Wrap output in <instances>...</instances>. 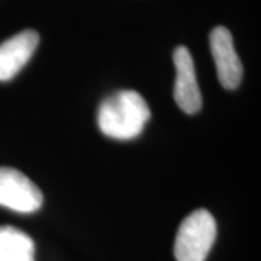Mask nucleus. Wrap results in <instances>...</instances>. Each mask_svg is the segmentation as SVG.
I'll use <instances>...</instances> for the list:
<instances>
[{"label":"nucleus","mask_w":261,"mask_h":261,"mask_svg":"<svg viewBox=\"0 0 261 261\" xmlns=\"http://www.w3.org/2000/svg\"><path fill=\"white\" fill-rule=\"evenodd\" d=\"M151 118L145 99L135 90H119L105 99L97 123L105 135L115 140H132L144 130Z\"/></svg>","instance_id":"nucleus-1"},{"label":"nucleus","mask_w":261,"mask_h":261,"mask_svg":"<svg viewBox=\"0 0 261 261\" xmlns=\"http://www.w3.org/2000/svg\"><path fill=\"white\" fill-rule=\"evenodd\" d=\"M216 238V222L211 212L197 209L178 228L174 255L177 261H205Z\"/></svg>","instance_id":"nucleus-2"},{"label":"nucleus","mask_w":261,"mask_h":261,"mask_svg":"<svg viewBox=\"0 0 261 261\" xmlns=\"http://www.w3.org/2000/svg\"><path fill=\"white\" fill-rule=\"evenodd\" d=\"M42 202L41 190L23 173L0 167V206L20 214H32L42 206Z\"/></svg>","instance_id":"nucleus-3"},{"label":"nucleus","mask_w":261,"mask_h":261,"mask_svg":"<svg viewBox=\"0 0 261 261\" xmlns=\"http://www.w3.org/2000/svg\"><path fill=\"white\" fill-rule=\"evenodd\" d=\"M209 41L219 83L228 90L237 89L243 80V64L233 47L231 32L225 27H216Z\"/></svg>","instance_id":"nucleus-4"},{"label":"nucleus","mask_w":261,"mask_h":261,"mask_svg":"<svg viewBox=\"0 0 261 261\" xmlns=\"http://www.w3.org/2000/svg\"><path fill=\"white\" fill-rule=\"evenodd\" d=\"M176 67L174 100L178 108L187 115H195L202 108V94L197 84L195 63L186 47H177L173 54Z\"/></svg>","instance_id":"nucleus-5"},{"label":"nucleus","mask_w":261,"mask_h":261,"mask_svg":"<svg viewBox=\"0 0 261 261\" xmlns=\"http://www.w3.org/2000/svg\"><path fill=\"white\" fill-rule=\"evenodd\" d=\"M39 35L27 29L0 44V82H8L18 74L34 56Z\"/></svg>","instance_id":"nucleus-6"},{"label":"nucleus","mask_w":261,"mask_h":261,"mask_svg":"<svg viewBox=\"0 0 261 261\" xmlns=\"http://www.w3.org/2000/svg\"><path fill=\"white\" fill-rule=\"evenodd\" d=\"M0 261H35V244L25 232L0 226Z\"/></svg>","instance_id":"nucleus-7"}]
</instances>
